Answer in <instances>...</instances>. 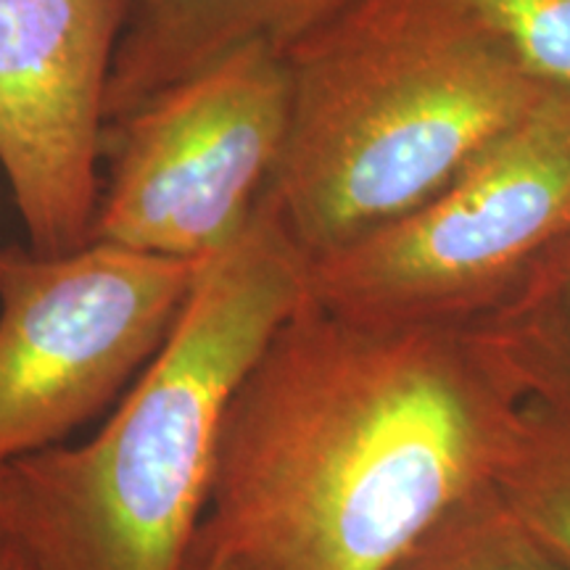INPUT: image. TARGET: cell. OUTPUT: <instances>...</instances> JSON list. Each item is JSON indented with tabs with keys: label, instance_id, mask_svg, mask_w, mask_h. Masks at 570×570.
I'll return each instance as SVG.
<instances>
[{
	"label": "cell",
	"instance_id": "cell-1",
	"mask_svg": "<svg viewBox=\"0 0 570 570\" xmlns=\"http://www.w3.org/2000/svg\"><path fill=\"white\" fill-rule=\"evenodd\" d=\"M520 402L475 323H360L306 294L227 407L185 570H396L494 483Z\"/></svg>",
	"mask_w": 570,
	"mask_h": 570
},
{
	"label": "cell",
	"instance_id": "cell-2",
	"mask_svg": "<svg viewBox=\"0 0 570 570\" xmlns=\"http://www.w3.org/2000/svg\"><path fill=\"white\" fill-rule=\"evenodd\" d=\"M306 262L265 188L101 431L0 468V537L27 568L185 570L227 407L306 298Z\"/></svg>",
	"mask_w": 570,
	"mask_h": 570
},
{
	"label": "cell",
	"instance_id": "cell-3",
	"mask_svg": "<svg viewBox=\"0 0 570 570\" xmlns=\"http://www.w3.org/2000/svg\"><path fill=\"white\" fill-rule=\"evenodd\" d=\"M285 63L267 190L306 259L431 202L552 92L473 0H352Z\"/></svg>",
	"mask_w": 570,
	"mask_h": 570
},
{
	"label": "cell",
	"instance_id": "cell-4",
	"mask_svg": "<svg viewBox=\"0 0 570 570\" xmlns=\"http://www.w3.org/2000/svg\"><path fill=\"white\" fill-rule=\"evenodd\" d=\"M568 240L570 90H552L431 202L306 262V294L360 323H479Z\"/></svg>",
	"mask_w": 570,
	"mask_h": 570
},
{
	"label": "cell",
	"instance_id": "cell-5",
	"mask_svg": "<svg viewBox=\"0 0 570 570\" xmlns=\"http://www.w3.org/2000/svg\"><path fill=\"white\" fill-rule=\"evenodd\" d=\"M206 259L0 246V468L59 446L154 360Z\"/></svg>",
	"mask_w": 570,
	"mask_h": 570
},
{
	"label": "cell",
	"instance_id": "cell-6",
	"mask_svg": "<svg viewBox=\"0 0 570 570\" xmlns=\"http://www.w3.org/2000/svg\"><path fill=\"white\" fill-rule=\"evenodd\" d=\"M114 132L92 240L209 259L244 230L288 130V63L246 46L142 104Z\"/></svg>",
	"mask_w": 570,
	"mask_h": 570
},
{
	"label": "cell",
	"instance_id": "cell-7",
	"mask_svg": "<svg viewBox=\"0 0 570 570\" xmlns=\"http://www.w3.org/2000/svg\"><path fill=\"white\" fill-rule=\"evenodd\" d=\"M130 0H0V169L38 254L88 246Z\"/></svg>",
	"mask_w": 570,
	"mask_h": 570
},
{
	"label": "cell",
	"instance_id": "cell-8",
	"mask_svg": "<svg viewBox=\"0 0 570 570\" xmlns=\"http://www.w3.org/2000/svg\"><path fill=\"white\" fill-rule=\"evenodd\" d=\"M352 0H130L109 90L106 127L173 85L246 46L288 53Z\"/></svg>",
	"mask_w": 570,
	"mask_h": 570
},
{
	"label": "cell",
	"instance_id": "cell-9",
	"mask_svg": "<svg viewBox=\"0 0 570 570\" xmlns=\"http://www.w3.org/2000/svg\"><path fill=\"white\" fill-rule=\"evenodd\" d=\"M494 489L541 547L570 570V410L523 394Z\"/></svg>",
	"mask_w": 570,
	"mask_h": 570
},
{
	"label": "cell",
	"instance_id": "cell-10",
	"mask_svg": "<svg viewBox=\"0 0 570 570\" xmlns=\"http://www.w3.org/2000/svg\"><path fill=\"white\" fill-rule=\"evenodd\" d=\"M475 325L504 356L523 394L570 410V240Z\"/></svg>",
	"mask_w": 570,
	"mask_h": 570
},
{
	"label": "cell",
	"instance_id": "cell-11",
	"mask_svg": "<svg viewBox=\"0 0 570 570\" xmlns=\"http://www.w3.org/2000/svg\"><path fill=\"white\" fill-rule=\"evenodd\" d=\"M396 570H566L515 518L494 483L425 533Z\"/></svg>",
	"mask_w": 570,
	"mask_h": 570
},
{
	"label": "cell",
	"instance_id": "cell-12",
	"mask_svg": "<svg viewBox=\"0 0 570 570\" xmlns=\"http://www.w3.org/2000/svg\"><path fill=\"white\" fill-rule=\"evenodd\" d=\"M523 67L550 90H570V0H473Z\"/></svg>",
	"mask_w": 570,
	"mask_h": 570
},
{
	"label": "cell",
	"instance_id": "cell-13",
	"mask_svg": "<svg viewBox=\"0 0 570 570\" xmlns=\"http://www.w3.org/2000/svg\"><path fill=\"white\" fill-rule=\"evenodd\" d=\"M0 570H30L27 562L21 560L17 547L9 544L3 537H0Z\"/></svg>",
	"mask_w": 570,
	"mask_h": 570
}]
</instances>
